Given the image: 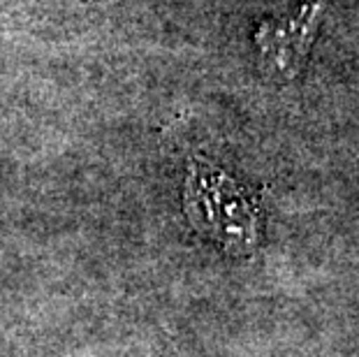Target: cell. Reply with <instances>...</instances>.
Returning a JSON list of instances; mask_svg holds the SVG:
<instances>
[{"mask_svg":"<svg viewBox=\"0 0 359 357\" xmlns=\"http://www.w3.org/2000/svg\"><path fill=\"white\" fill-rule=\"evenodd\" d=\"M186 214L204 237L234 253H246L259 237L257 204L239 184L204 161L190 165Z\"/></svg>","mask_w":359,"mask_h":357,"instance_id":"cell-1","label":"cell"},{"mask_svg":"<svg viewBox=\"0 0 359 357\" xmlns=\"http://www.w3.org/2000/svg\"><path fill=\"white\" fill-rule=\"evenodd\" d=\"M330 0H302L285 19H266L255 30L259 65L266 77L290 81L299 77L309 51L316 42Z\"/></svg>","mask_w":359,"mask_h":357,"instance_id":"cell-2","label":"cell"}]
</instances>
